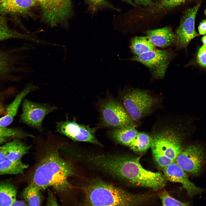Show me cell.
<instances>
[{"label": "cell", "instance_id": "28", "mask_svg": "<svg viewBox=\"0 0 206 206\" xmlns=\"http://www.w3.org/2000/svg\"><path fill=\"white\" fill-rule=\"evenodd\" d=\"M197 59L200 65L206 67V45L204 44L199 49L197 54Z\"/></svg>", "mask_w": 206, "mask_h": 206}, {"label": "cell", "instance_id": "30", "mask_svg": "<svg viewBox=\"0 0 206 206\" xmlns=\"http://www.w3.org/2000/svg\"><path fill=\"white\" fill-rule=\"evenodd\" d=\"M134 3L136 5L144 6H153L155 3L152 0H134Z\"/></svg>", "mask_w": 206, "mask_h": 206}, {"label": "cell", "instance_id": "18", "mask_svg": "<svg viewBox=\"0 0 206 206\" xmlns=\"http://www.w3.org/2000/svg\"><path fill=\"white\" fill-rule=\"evenodd\" d=\"M135 127L113 128L109 132L110 137L117 142L129 146L138 134Z\"/></svg>", "mask_w": 206, "mask_h": 206}, {"label": "cell", "instance_id": "2", "mask_svg": "<svg viewBox=\"0 0 206 206\" xmlns=\"http://www.w3.org/2000/svg\"><path fill=\"white\" fill-rule=\"evenodd\" d=\"M100 168L103 172L131 185L158 190L166 183L164 175L144 168L137 157L106 154L102 159Z\"/></svg>", "mask_w": 206, "mask_h": 206}, {"label": "cell", "instance_id": "21", "mask_svg": "<svg viewBox=\"0 0 206 206\" xmlns=\"http://www.w3.org/2000/svg\"><path fill=\"white\" fill-rule=\"evenodd\" d=\"M28 167V165L23 163L21 160L14 161L6 159L0 164V176L22 174Z\"/></svg>", "mask_w": 206, "mask_h": 206}, {"label": "cell", "instance_id": "6", "mask_svg": "<svg viewBox=\"0 0 206 206\" xmlns=\"http://www.w3.org/2000/svg\"><path fill=\"white\" fill-rule=\"evenodd\" d=\"M98 108L102 126L113 128L135 127L134 121L120 101L112 96L101 100Z\"/></svg>", "mask_w": 206, "mask_h": 206}, {"label": "cell", "instance_id": "10", "mask_svg": "<svg viewBox=\"0 0 206 206\" xmlns=\"http://www.w3.org/2000/svg\"><path fill=\"white\" fill-rule=\"evenodd\" d=\"M201 3H198L183 12L179 25L175 30V44L177 49H185L191 40L198 35L195 29V20Z\"/></svg>", "mask_w": 206, "mask_h": 206}, {"label": "cell", "instance_id": "4", "mask_svg": "<svg viewBox=\"0 0 206 206\" xmlns=\"http://www.w3.org/2000/svg\"><path fill=\"white\" fill-rule=\"evenodd\" d=\"M183 133L172 128H167L152 137L150 147L152 156L161 168L163 169L175 161L182 150V142L184 135Z\"/></svg>", "mask_w": 206, "mask_h": 206}, {"label": "cell", "instance_id": "38", "mask_svg": "<svg viewBox=\"0 0 206 206\" xmlns=\"http://www.w3.org/2000/svg\"><path fill=\"white\" fill-rule=\"evenodd\" d=\"M1 104L0 102V114L1 113Z\"/></svg>", "mask_w": 206, "mask_h": 206}, {"label": "cell", "instance_id": "7", "mask_svg": "<svg viewBox=\"0 0 206 206\" xmlns=\"http://www.w3.org/2000/svg\"><path fill=\"white\" fill-rule=\"evenodd\" d=\"M175 56V53L171 49H156L126 60L142 64L149 69L152 78L158 80L164 77L169 65Z\"/></svg>", "mask_w": 206, "mask_h": 206}, {"label": "cell", "instance_id": "16", "mask_svg": "<svg viewBox=\"0 0 206 206\" xmlns=\"http://www.w3.org/2000/svg\"><path fill=\"white\" fill-rule=\"evenodd\" d=\"M146 36L155 46L165 48L175 44L176 37L171 28L168 26L145 32Z\"/></svg>", "mask_w": 206, "mask_h": 206}, {"label": "cell", "instance_id": "22", "mask_svg": "<svg viewBox=\"0 0 206 206\" xmlns=\"http://www.w3.org/2000/svg\"><path fill=\"white\" fill-rule=\"evenodd\" d=\"M40 189L31 183L23 191V198L29 206H39L41 202Z\"/></svg>", "mask_w": 206, "mask_h": 206}, {"label": "cell", "instance_id": "36", "mask_svg": "<svg viewBox=\"0 0 206 206\" xmlns=\"http://www.w3.org/2000/svg\"><path fill=\"white\" fill-rule=\"evenodd\" d=\"M9 139L8 138L0 137V145L6 142Z\"/></svg>", "mask_w": 206, "mask_h": 206}, {"label": "cell", "instance_id": "3", "mask_svg": "<svg viewBox=\"0 0 206 206\" xmlns=\"http://www.w3.org/2000/svg\"><path fill=\"white\" fill-rule=\"evenodd\" d=\"M85 204L92 206H137L151 197L149 195H135L102 181L92 182L84 188Z\"/></svg>", "mask_w": 206, "mask_h": 206}, {"label": "cell", "instance_id": "26", "mask_svg": "<svg viewBox=\"0 0 206 206\" xmlns=\"http://www.w3.org/2000/svg\"><path fill=\"white\" fill-rule=\"evenodd\" d=\"M203 0H160L153 5L158 11L169 9L187 3H192L195 4L202 2Z\"/></svg>", "mask_w": 206, "mask_h": 206}, {"label": "cell", "instance_id": "32", "mask_svg": "<svg viewBox=\"0 0 206 206\" xmlns=\"http://www.w3.org/2000/svg\"><path fill=\"white\" fill-rule=\"evenodd\" d=\"M47 205H58L57 202L54 194L49 192L46 203Z\"/></svg>", "mask_w": 206, "mask_h": 206}, {"label": "cell", "instance_id": "8", "mask_svg": "<svg viewBox=\"0 0 206 206\" xmlns=\"http://www.w3.org/2000/svg\"><path fill=\"white\" fill-rule=\"evenodd\" d=\"M43 21L54 27L65 23L73 14L71 0H37Z\"/></svg>", "mask_w": 206, "mask_h": 206}, {"label": "cell", "instance_id": "27", "mask_svg": "<svg viewBox=\"0 0 206 206\" xmlns=\"http://www.w3.org/2000/svg\"><path fill=\"white\" fill-rule=\"evenodd\" d=\"M159 196L163 206H187L189 203L179 201L171 196L165 190L161 191Z\"/></svg>", "mask_w": 206, "mask_h": 206}, {"label": "cell", "instance_id": "23", "mask_svg": "<svg viewBox=\"0 0 206 206\" xmlns=\"http://www.w3.org/2000/svg\"><path fill=\"white\" fill-rule=\"evenodd\" d=\"M27 37L10 27L5 15H0V41L12 38H25Z\"/></svg>", "mask_w": 206, "mask_h": 206}, {"label": "cell", "instance_id": "20", "mask_svg": "<svg viewBox=\"0 0 206 206\" xmlns=\"http://www.w3.org/2000/svg\"><path fill=\"white\" fill-rule=\"evenodd\" d=\"M155 46L146 36H135L130 40V52L138 55L156 49Z\"/></svg>", "mask_w": 206, "mask_h": 206}, {"label": "cell", "instance_id": "33", "mask_svg": "<svg viewBox=\"0 0 206 206\" xmlns=\"http://www.w3.org/2000/svg\"><path fill=\"white\" fill-rule=\"evenodd\" d=\"M28 205L27 203L23 201L17 200V199L13 203L12 206H27Z\"/></svg>", "mask_w": 206, "mask_h": 206}, {"label": "cell", "instance_id": "9", "mask_svg": "<svg viewBox=\"0 0 206 206\" xmlns=\"http://www.w3.org/2000/svg\"><path fill=\"white\" fill-rule=\"evenodd\" d=\"M22 111L20 116L21 122L38 131L43 133L42 122L49 113L58 109L54 105L44 103H37L25 99L22 104Z\"/></svg>", "mask_w": 206, "mask_h": 206}, {"label": "cell", "instance_id": "25", "mask_svg": "<svg viewBox=\"0 0 206 206\" xmlns=\"http://www.w3.org/2000/svg\"><path fill=\"white\" fill-rule=\"evenodd\" d=\"M35 136L20 128L0 126V137L1 138L21 139L28 137L33 138Z\"/></svg>", "mask_w": 206, "mask_h": 206}, {"label": "cell", "instance_id": "31", "mask_svg": "<svg viewBox=\"0 0 206 206\" xmlns=\"http://www.w3.org/2000/svg\"><path fill=\"white\" fill-rule=\"evenodd\" d=\"M198 30L200 34H206V16L205 19L202 20L199 23Z\"/></svg>", "mask_w": 206, "mask_h": 206}, {"label": "cell", "instance_id": "29", "mask_svg": "<svg viewBox=\"0 0 206 206\" xmlns=\"http://www.w3.org/2000/svg\"><path fill=\"white\" fill-rule=\"evenodd\" d=\"M8 60L6 57L0 52V74L7 69L9 64Z\"/></svg>", "mask_w": 206, "mask_h": 206}, {"label": "cell", "instance_id": "37", "mask_svg": "<svg viewBox=\"0 0 206 206\" xmlns=\"http://www.w3.org/2000/svg\"><path fill=\"white\" fill-rule=\"evenodd\" d=\"M201 40L204 44L206 45V35L202 37Z\"/></svg>", "mask_w": 206, "mask_h": 206}, {"label": "cell", "instance_id": "14", "mask_svg": "<svg viewBox=\"0 0 206 206\" xmlns=\"http://www.w3.org/2000/svg\"><path fill=\"white\" fill-rule=\"evenodd\" d=\"M37 0H0V15L27 14Z\"/></svg>", "mask_w": 206, "mask_h": 206}, {"label": "cell", "instance_id": "12", "mask_svg": "<svg viewBox=\"0 0 206 206\" xmlns=\"http://www.w3.org/2000/svg\"><path fill=\"white\" fill-rule=\"evenodd\" d=\"M206 157L203 147L193 144L182 150L175 162L185 172L197 176L201 172Z\"/></svg>", "mask_w": 206, "mask_h": 206}, {"label": "cell", "instance_id": "35", "mask_svg": "<svg viewBox=\"0 0 206 206\" xmlns=\"http://www.w3.org/2000/svg\"><path fill=\"white\" fill-rule=\"evenodd\" d=\"M124 2L127 3L133 6L134 7H136V5L134 3L132 0H121Z\"/></svg>", "mask_w": 206, "mask_h": 206}, {"label": "cell", "instance_id": "11", "mask_svg": "<svg viewBox=\"0 0 206 206\" xmlns=\"http://www.w3.org/2000/svg\"><path fill=\"white\" fill-rule=\"evenodd\" d=\"M56 131L76 141L90 142L101 145L95 136L96 128L70 121L67 118L65 120L56 122Z\"/></svg>", "mask_w": 206, "mask_h": 206}, {"label": "cell", "instance_id": "34", "mask_svg": "<svg viewBox=\"0 0 206 206\" xmlns=\"http://www.w3.org/2000/svg\"><path fill=\"white\" fill-rule=\"evenodd\" d=\"M6 158L3 152L0 149V164L4 161Z\"/></svg>", "mask_w": 206, "mask_h": 206}, {"label": "cell", "instance_id": "17", "mask_svg": "<svg viewBox=\"0 0 206 206\" xmlns=\"http://www.w3.org/2000/svg\"><path fill=\"white\" fill-rule=\"evenodd\" d=\"M20 139L14 138L0 146V149L5 153L6 159L14 161L21 160L28 153L31 146L25 144Z\"/></svg>", "mask_w": 206, "mask_h": 206}, {"label": "cell", "instance_id": "13", "mask_svg": "<svg viewBox=\"0 0 206 206\" xmlns=\"http://www.w3.org/2000/svg\"><path fill=\"white\" fill-rule=\"evenodd\" d=\"M163 169L165 178L172 182L181 184L189 197L201 194L205 191L191 182L185 172L175 161Z\"/></svg>", "mask_w": 206, "mask_h": 206}, {"label": "cell", "instance_id": "5", "mask_svg": "<svg viewBox=\"0 0 206 206\" xmlns=\"http://www.w3.org/2000/svg\"><path fill=\"white\" fill-rule=\"evenodd\" d=\"M119 101L134 121L148 114L154 104L153 98L146 91L126 88L119 91Z\"/></svg>", "mask_w": 206, "mask_h": 206}, {"label": "cell", "instance_id": "1", "mask_svg": "<svg viewBox=\"0 0 206 206\" xmlns=\"http://www.w3.org/2000/svg\"><path fill=\"white\" fill-rule=\"evenodd\" d=\"M45 139L42 134L36 140L45 152L36 166L31 178V183L40 190L48 187L63 192L71 188L69 179L74 173L73 165L60 155L58 149L68 143L66 139L47 131Z\"/></svg>", "mask_w": 206, "mask_h": 206}, {"label": "cell", "instance_id": "24", "mask_svg": "<svg viewBox=\"0 0 206 206\" xmlns=\"http://www.w3.org/2000/svg\"><path fill=\"white\" fill-rule=\"evenodd\" d=\"M88 10L92 15L100 10L109 9L119 11L120 9L116 7L107 0H84Z\"/></svg>", "mask_w": 206, "mask_h": 206}, {"label": "cell", "instance_id": "19", "mask_svg": "<svg viewBox=\"0 0 206 206\" xmlns=\"http://www.w3.org/2000/svg\"><path fill=\"white\" fill-rule=\"evenodd\" d=\"M17 188L9 181L0 182V206H12L17 199Z\"/></svg>", "mask_w": 206, "mask_h": 206}, {"label": "cell", "instance_id": "15", "mask_svg": "<svg viewBox=\"0 0 206 206\" xmlns=\"http://www.w3.org/2000/svg\"><path fill=\"white\" fill-rule=\"evenodd\" d=\"M37 88L36 86L30 84L16 95L12 102L6 106V114L0 118V126L7 127L12 123L25 97Z\"/></svg>", "mask_w": 206, "mask_h": 206}]
</instances>
